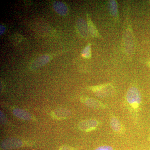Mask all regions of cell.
Instances as JSON below:
<instances>
[{
	"mask_svg": "<svg viewBox=\"0 0 150 150\" xmlns=\"http://www.w3.org/2000/svg\"><path fill=\"white\" fill-rule=\"evenodd\" d=\"M110 11L113 16H116L118 15V6L117 3L115 1H110Z\"/></svg>",
	"mask_w": 150,
	"mask_h": 150,
	"instance_id": "9c48e42d",
	"label": "cell"
},
{
	"mask_svg": "<svg viewBox=\"0 0 150 150\" xmlns=\"http://www.w3.org/2000/svg\"><path fill=\"white\" fill-rule=\"evenodd\" d=\"M86 102V104H87L89 106H91V107L99 108L101 106L102 107V104L100 103L99 101L95 100L89 98L87 100Z\"/></svg>",
	"mask_w": 150,
	"mask_h": 150,
	"instance_id": "30bf717a",
	"label": "cell"
},
{
	"mask_svg": "<svg viewBox=\"0 0 150 150\" xmlns=\"http://www.w3.org/2000/svg\"></svg>",
	"mask_w": 150,
	"mask_h": 150,
	"instance_id": "9a60e30c",
	"label": "cell"
},
{
	"mask_svg": "<svg viewBox=\"0 0 150 150\" xmlns=\"http://www.w3.org/2000/svg\"><path fill=\"white\" fill-rule=\"evenodd\" d=\"M77 26L78 31L81 35L84 37H87L88 34V29L85 21L81 19H79L77 23Z\"/></svg>",
	"mask_w": 150,
	"mask_h": 150,
	"instance_id": "8992f818",
	"label": "cell"
},
{
	"mask_svg": "<svg viewBox=\"0 0 150 150\" xmlns=\"http://www.w3.org/2000/svg\"><path fill=\"white\" fill-rule=\"evenodd\" d=\"M95 93L100 97H106L111 96L113 93V88L110 85H105L96 86L93 88Z\"/></svg>",
	"mask_w": 150,
	"mask_h": 150,
	"instance_id": "7a4b0ae2",
	"label": "cell"
},
{
	"mask_svg": "<svg viewBox=\"0 0 150 150\" xmlns=\"http://www.w3.org/2000/svg\"></svg>",
	"mask_w": 150,
	"mask_h": 150,
	"instance_id": "5bb4252c",
	"label": "cell"
},
{
	"mask_svg": "<svg viewBox=\"0 0 150 150\" xmlns=\"http://www.w3.org/2000/svg\"><path fill=\"white\" fill-rule=\"evenodd\" d=\"M51 57L48 55H44L35 59L31 65V68H38L46 64L51 60Z\"/></svg>",
	"mask_w": 150,
	"mask_h": 150,
	"instance_id": "3957f363",
	"label": "cell"
},
{
	"mask_svg": "<svg viewBox=\"0 0 150 150\" xmlns=\"http://www.w3.org/2000/svg\"><path fill=\"white\" fill-rule=\"evenodd\" d=\"M95 150H114V149L109 146H102L98 147Z\"/></svg>",
	"mask_w": 150,
	"mask_h": 150,
	"instance_id": "7c38bea8",
	"label": "cell"
},
{
	"mask_svg": "<svg viewBox=\"0 0 150 150\" xmlns=\"http://www.w3.org/2000/svg\"><path fill=\"white\" fill-rule=\"evenodd\" d=\"M98 124V122L96 120H86L82 122L80 124L79 127L81 130L87 131L90 129H92L96 128Z\"/></svg>",
	"mask_w": 150,
	"mask_h": 150,
	"instance_id": "5b68a950",
	"label": "cell"
},
{
	"mask_svg": "<svg viewBox=\"0 0 150 150\" xmlns=\"http://www.w3.org/2000/svg\"><path fill=\"white\" fill-rule=\"evenodd\" d=\"M110 125L113 131L119 132L121 130V125L120 121L115 117L111 118L110 121Z\"/></svg>",
	"mask_w": 150,
	"mask_h": 150,
	"instance_id": "ba28073f",
	"label": "cell"
},
{
	"mask_svg": "<svg viewBox=\"0 0 150 150\" xmlns=\"http://www.w3.org/2000/svg\"><path fill=\"white\" fill-rule=\"evenodd\" d=\"M53 7L56 12L61 15H66L68 13V8L64 3L59 1L55 2L53 4Z\"/></svg>",
	"mask_w": 150,
	"mask_h": 150,
	"instance_id": "277c9868",
	"label": "cell"
},
{
	"mask_svg": "<svg viewBox=\"0 0 150 150\" xmlns=\"http://www.w3.org/2000/svg\"><path fill=\"white\" fill-rule=\"evenodd\" d=\"M82 56L85 58H90L91 56L90 44H88L82 51Z\"/></svg>",
	"mask_w": 150,
	"mask_h": 150,
	"instance_id": "8fae6325",
	"label": "cell"
},
{
	"mask_svg": "<svg viewBox=\"0 0 150 150\" xmlns=\"http://www.w3.org/2000/svg\"><path fill=\"white\" fill-rule=\"evenodd\" d=\"M88 31L91 35L93 37H99V34L96 27L89 18H88Z\"/></svg>",
	"mask_w": 150,
	"mask_h": 150,
	"instance_id": "52a82bcc",
	"label": "cell"
},
{
	"mask_svg": "<svg viewBox=\"0 0 150 150\" xmlns=\"http://www.w3.org/2000/svg\"><path fill=\"white\" fill-rule=\"evenodd\" d=\"M5 30V28L4 26H3V25H1V34H3V33L4 32V31Z\"/></svg>",
	"mask_w": 150,
	"mask_h": 150,
	"instance_id": "4fadbf2b",
	"label": "cell"
},
{
	"mask_svg": "<svg viewBox=\"0 0 150 150\" xmlns=\"http://www.w3.org/2000/svg\"><path fill=\"white\" fill-rule=\"evenodd\" d=\"M126 99L129 104L138 107L142 101V96L139 90L135 87H132L128 90L126 94Z\"/></svg>",
	"mask_w": 150,
	"mask_h": 150,
	"instance_id": "6da1fadb",
	"label": "cell"
}]
</instances>
